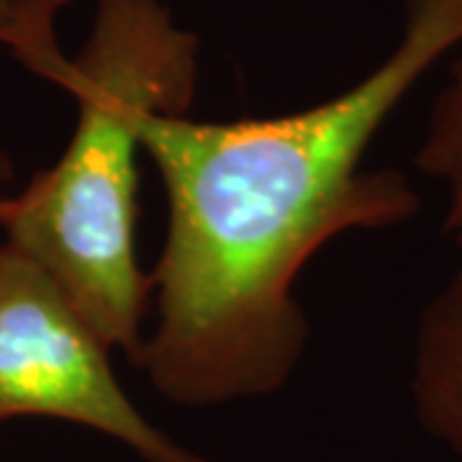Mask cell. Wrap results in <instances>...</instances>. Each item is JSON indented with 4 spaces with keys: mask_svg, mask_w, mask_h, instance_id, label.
I'll list each match as a JSON object with an SVG mask.
<instances>
[{
    "mask_svg": "<svg viewBox=\"0 0 462 462\" xmlns=\"http://www.w3.org/2000/svg\"><path fill=\"white\" fill-rule=\"evenodd\" d=\"M462 47V0H403L393 51L306 111L196 121L152 116L142 152L167 199L165 247L149 273L154 334L136 367L190 409L278 393L303 357L296 282L346 231L401 226L421 199L365 154L416 83Z\"/></svg>",
    "mask_w": 462,
    "mask_h": 462,
    "instance_id": "cell-1",
    "label": "cell"
},
{
    "mask_svg": "<svg viewBox=\"0 0 462 462\" xmlns=\"http://www.w3.org/2000/svg\"><path fill=\"white\" fill-rule=\"evenodd\" d=\"M199 69L200 39L162 0H98L83 50L54 75L78 100L75 132L60 160L8 199L0 221L5 239L134 365L152 300L136 254L142 126L190 114Z\"/></svg>",
    "mask_w": 462,
    "mask_h": 462,
    "instance_id": "cell-2",
    "label": "cell"
},
{
    "mask_svg": "<svg viewBox=\"0 0 462 462\" xmlns=\"http://www.w3.org/2000/svg\"><path fill=\"white\" fill-rule=\"evenodd\" d=\"M111 346L50 273L0 242V424L57 419L100 431L144 462H208L154 427L126 396Z\"/></svg>",
    "mask_w": 462,
    "mask_h": 462,
    "instance_id": "cell-3",
    "label": "cell"
},
{
    "mask_svg": "<svg viewBox=\"0 0 462 462\" xmlns=\"http://www.w3.org/2000/svg\"><path fill=\"white\" fill-rule=\"evenodd\" d=\"M411 396L421 427L462 457V270L421 311Z\"/></svg>",
    "mask_w": 462,
    "mask_h": 462,
    "instance_id": "cell-4",
    "label": "cell"
},
{
    "mask_svg": "<svg viewBox=\"0 0 462 462\" xmlns=\"http://www.w3.org/2000/svg\"><path fill=\"white\" fill-rule=\"evenodd\" d=\"M413 167L447 190L445 234L462 247V51L449 65L445 88L434 100L427 132L413 154Z\"/></svg>",
    "mask_w": 462,
    "mask_h": 462,
    "instance_id": "cell-5",
    "label": "cell"
},
{
    "mask_svg": "<svg viewBox=\"0 0 462 462\" xmlns=\"http://www.w3.org/2000/svg\"><path fill=\"white\" fill-rule=\"evenodd\" d=\"M65 0H0V44H8L36 72L60 57L51 36V16Z\"/></svg>",
    "mask_w": 462,
    "mask_h": 462,
    "instance_id": "cell-6",
    "label": "cell"
},
{
    "mask_svg": "<svg viewBox=\"0 0 462 462\" xmlns=\"http://www.w3.org/2000/svg\"><path fill=\"white\" fill-rule=\"evenodd\" d=\"M14 178H16L14 160H11L5 152H0V185H3V182H14ZM5 211H8V199H5V196H0V221L5 218Z\"/></svg>",
    "mask_w": 462,
    "mask_h": 462,
    "instance_id": "cell-7",
    "label": "cell"
}]
</instances>
